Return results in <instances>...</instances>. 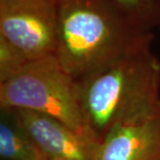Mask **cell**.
Here are the masks:
<instances>
[{
	"mask_svg": "<svg viewBox=\"0 0 160 160\" xmlns=\"http://www.w3.org/2000/svg\"><path fill=\"white\" fill-rule=\"evenodd\" d=\"M57 22V0H0V36L29 60L55 55Z\"/></svg>",
	"mask_w": 160,
	"mask_h": 160,
	"instance_id": "4",
	"label": "cell"
},
{
	"mask_svg": "<svg viewBox=\"0 0 160 160\" xmlns=\"http://www.w3.org/2000/svg\"><path fill=\"white\" fill-rule=\"evenodd\" d=\"M0 108L47 114L96 139L83 116L76 80L55 55L30 60L20 73L0 83Z\"/></svg>",
	"mask_w": 160,
	"mask_h": 160,
	"instance_id": "3",
	"label": "cell"
},
{
	"mask_svg": "<svg viewBox=\"0 0 160 160\" xmlns=\"http://www.w3.org/2000/svg\"><path fill=\"white\" fill-rule=\"evenodd\" d=\"M1 110L12 118L49 160H96L99 142L62 121L29 109Z\"/></svg>",
	"mask_w": 160,
	"mask_h": 160,
	"instance_id": "5",
	"label": "cell"
},
{
	"mask_svg": "<svg viewBox=\"0 0 160 160\" xmlns=\"http://www.w3.org/2000/svg\"><path fill=\"white\" fill-rule=\"evenodd\" d=\"M1 160H49L8 112L1 110Z\"/></svg>",
	"mask_w": 160,
	"mask_h": 160,
	"instance_id": "7",
	"label": "cell"
},
{
	"mask_svg": "<svg viewBox=\"0 0 160 160\" xmlns=\"http://www.w3.org/2000/svg\"><path fill=\"white\" fill-rule=\"evenodd\" d=\"M124 19L147 32L160 26V0H103Z\"/></svg>",
	"mask_w": 160,
	"mask_h": 160,
	"instance_id": "8",
	"label": "cell"
},
{
	"mask_svg": "<svg viewBox=\"0 0 160 160\" xmlns=\"http://www.w3.org/2000/svg\"><path fill=\"white\" fill-rule=\"evenodd\" d=\"M96 160H160V101L116 125L99 142Z\"/></svg>",
	"mask_w": 160,
	"mask_h": 160,
	"instance_id": "6",
	"label": "cell"
},
{
	"mask_svg": "<svg viewBox=\"0 0 160 160\" xmlns=\"http://www.w3.org/2000/svg\"><path fill=\"white\" fill-rule=\"evenodd\" d=\"M29 62L23 51L0 36V83L20 73Z\"/></svg>",
	"mask_w": 160,
	"mask_h": 160,
	"instance_id": "9",
	"label": "cell"
},
{
	"mask_svg": "<svg viewBox=\"0 0 160 160\" xmlns=\"http://www.w3.org/2000/svg\"><path fill=\"white\" fill-rule=\"evenodd\" d=\"M55 56L75 80L153 40L103 0H57Z\"/></svg>",
	"mask_w": 160,
	"mask_h": 160,
	"instance_id": "2",
	"label": "cell"
},
{
	"mask_svg": "<svg viewBox=\"0 0 160 160\" xmlns=\"http://www.w3.org/2000/svg\"><path fill=\"white\" fill-rule=\"evenodd\" d=\"M151 42L76 80L83 116L99 142L116 125L160 101V62Z\"/></svg>",
	"mask_w": 160,
	"mask_h": 160,
	"instance_id": "1",
	"label": "cell"
}]
</instances>
